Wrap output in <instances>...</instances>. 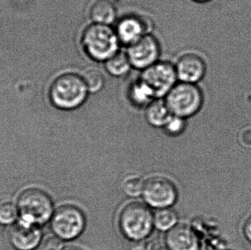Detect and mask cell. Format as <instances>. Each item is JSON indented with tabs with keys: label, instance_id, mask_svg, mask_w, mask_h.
<instances>
[{
	"label": "cell",
	"instance_id": "obj_1",
	"mask_svg": "<svg viewBox=\"0 0 251 250\" xmlns=\"http://www.w3.org/2000/svg\"><path fill=\"white\" fill-rule=\"evenodd\" d=\"M89 93L82 75L73 72L57 76L50 88L51 104L63 110H74L82 107Z\"/></svg>",
	"mask_w": 251,
	"mask_h": 250
},
{
	"label": "cell",
	"instance_id": "obj_2",
	"mask_svg": "<svg viewBox=\"0 0 251 250\" xmlns=\"http://www.w3.org/2000/svg\"><path fill=\"white\" fill-rule=\"evenodd\" d=\"M81 44L85 54L97 62L104 63L120 51L121 44L116 31L109 25H88L82 32Z\"/></svg>",
	"mask_w": 251,
	"mask_h": 250
},
{
	"label": "cell",
	"instance_id": "obj_3",
	"mask_svg": "<svg viewBox=\"0 0 251 250\" xmlns=\"http://www.w3.org/2000/svg\"><path fill=\"white\" fill-rule=\"evenodd\" d=\"M150 207L140 202L126 205L119 217V227L123 236L131 242L149 239L153 226V213Z\"/></svg>",
	"mask_w": 251,
	"mask_h": 250
},
{
	"label": "cell",
	"instance_id": "obj_4",
	"mask_svg": "<svg viewBox=\"0 0 251 250\" xmlns=\"http://www.w3.org/2000/svg\"><path fill=\"white\" fill-rule=\"evenodd\" d=\"M20 221L33 226L45 224L54 214L52 201L44 191L29 189L24 191L17 203Z\"/></svg>",
	"mask_w": 251,
	"mask_h": 250
},
{
	"label": "cell",
	"instance_id": "obj_5",
	"mask_svg": "<svg viewBox=\"0 0 251 250\" xmlns=\"http://www.w3.org/2000/svg\"><path fill=\"white\" fill-rule=\"evenodd\" d=\"M164 100L173 115L187 119L200 111L203 96L201 90L196 84L179 82L165 95Z\"/></svg>",
	"mask_w": 251,
	"mask_h": 250
},
{
	"label": "cell",
	"instance_id": "obj_6",
	"mask_svg": "<svg viewBox=\"0 0 251 250\" xmlns=\"http://www.w3.org/2000/svg\"><path fill=\"white\" fill-rule=\"evenodd\" d=\"M85 213L75 205H63L57 208L51 219V227L56 236L63 241L77 239L85 231Z\"/></svg>",
	"mask_w": 251,
	"mask_h": 250
},
{
	"label": "cell",
	"instance_id": "obj_7",
	"mask_svg": "<svg viewBox=\"0 0 251 250\" xmlns=\"http://www.w3.org/2000/svg\"><path fill=\"white\" fill-rule=\"evenodd\" d=\"M144 204L154 209L172 208L178 198L176 186L172 181L162 176L145 179L141 195Z\"/></svg>",
	"mask_w": 251,
	"mask_h": 250
},
{
	"label": "cell",
	"instance_id": "obj_8",
	"mask_svg": "<svg viewBox=\"0 0 251 250\" xmlns=\"http://www.w3.org/2000/svg\"><path fill=\"white\" fill-rule=\"evenodd\" d=\"M140 79L153 91L156 98L165 97L178 81L175 65L167 61H158L145 69Z\"/></svg>",
	"mask_w": 251,
	"mask_h": 250
},
{
	"label": "cell",
	"instance_id": "obj_9",
	"mask_svg": "<svg viewBox=\"0 0 251 250\" xmlns=\"http://www.w3.org/2000/svg\"><path fill=\"white\" fill-rule=\"evenodd\" d=\"M126 53L132 68L143 70L159 61L160 44L153 35L148 33L128 46Z\"/></svg>",
	"mask_w": 251,
	"mask_h": 250
},
{
	"label": "cell",
	"instance_id": "obj_10",
	"mask_svg": "<svg viewBox=\"0 0 251 250\" xmlns=\"http://www.w3.org/2000/svg\"><path fill=\"white\" fill-rule=\"evenodd\" d=\"M178 80L186 83L196 84L203 79L206 71L204 60L194 52L185 53L175 65Z\"/></svg>",
	"mask_w": 251,
	"mask_h": 250
},
{
	"label": "cell",
	"instance_id": "obj_11",
	"mask_svg": "<svg viewBox=\"0 0 251 250\" xmlns=\"http://www.w3.org/2000/svg\"><path fill=\"white\" fill-rule=\"evenodd\" d=\"M165 245L170 250H200L199 236L188 225L178 223L167 232Z\"/></svg>",
	"mask_w": 251,
	"mask_h": 250
},
{
	"label": "cell",
	"instance_id": "obj_12",
	"mask_svg": "<svg viewBox=\"0 0 251 250\" xmlns=\"http://www.w3.org/2000/svg\"><path fill=\"white\" fill-rule=\"evenodd\" d=\"M115 31L120 44L127 47L149 33L146 22L141 17L135 15L126 16L120 19L116 24Z\"/></svg>",
	"mask_w": 251,
	"mask_h": 250
},
{
	"label": "cell",
	"instance_id": "obj_13",
	"mask_svg": "<svg viewBox=\"0 0 251 250\" xmlns=\"http://www.w3.org/2000/svg\"><path fill=\"white\" fill-rule=\"evenodd\" d=\"M12 245L19 250L35 249L41 239V232L38 226L19 221L10 232Z\"/></svg>",
	"mask_w": 251,
	"mask_h": 250
},
{
	"label": "cell",
	"instance_id": "obj_14",
	"mask_svg": "<svg viewBox=\"0 0 251 250\" xmlns=\"http://www.w3.org/2000/svg\"><path fill=\"white\" fill-rule=\"evenodd\" d=\"M117 10L111 0H95L89 9L92 23L110 25L116 21Z\"/></svg>",
	"mask_w": 251,
	"mask_h": 250
},
{
	"label": "cell",
	"instance_id": "obj_15",
	"mask_svg": "<svg viewBox=\"0 0 251 250\" xmlns=\"http://www.w3.org/2000/svg\"><path fill=\"white\" fill-rule=\"evenodd\" d=\"M171 115L172 114L168 110L165 100L162 98H157L151 103L146 107L145 113L146 121L150 126L161 129L165 126Z\"/></svg>",
	"mask_w": 251,
	"mask_h": 250
},
{
	"label": "cell",
	"instance_id": "obj_16",
	"mask_svg": "<svg viewBox=\"0 0 251 250\" xmlns=\"http://www.w3.org/2000/svg\"><path fill=\"white\" fill-rule=\"evenodd\" d=\"M128 96L133 105L146 108L155 99H157L153 91L140 79L131 84L128 89Z\"/></svg>",
	"mask_w": 251,
	"mask_h": 250
},
{
	"label": "cell",
	"instance_id": "obj_17",
	"mask_svg": "<svg viewBox=\"0 0 251 250\" xmlns=\"http://www.w3.org/2000/svg\"><path fill=\"white\" fill-rule=\"evenodd\" d=\"M104 63L107 73L115 77L126 76L132 68L126 53L121 51H118Z\"/></svg>",
	"mask_w": 251,
	"mask_h": 250
},
{
	"label": "cell",
	"instance_id": "obj_18",
	"mask_svg": "<svg viewBox=\"0 0 251 250\" xmlns=\"http://www.w3.org/2000/svg\"><path fill=\"white\" fill-rule=\"evenodd\" d=\"M178 223V214L172 208H161L153 213V226L159 231L167 233Z\"/></svg>",
	"mask_w": 251,
	"mask_h": 250
},
{
	"label": "cell",
	"instance_id": "obj_19",
	"mask_svg": "<svg viewBox=\"0 0 251 250\" xmlns=\"http://www.w3.org/2000/svg\"><path fill=\"white\" fill-rule=\"evenodd\" d=\"M145 179L137 175H131L125 178L122 183V190L130 198L141 197Z\"/></svg>",
	"mask_w": 251,
	"mask_h": 250
},
{
	"label": "cell",
	"instance_id": "obj_20",
	"mask_svg": "<svg viewBox=\"0 0 251 250\" xmlns=\"http://www.w3.org/2000/svg\"><path fill=\"white\" fill-rule=\"evenodd\" d=\"M90 93H95L102 89L104 84V75L99 69L91 68L82 75Z\"/></svg>",
	"mask_w": 251,
	"mask_h": 250
},
{
	"label": "cell",
	"instance_id": "obj_21",
	"mask_svg": "<svg viewBox=\"0 0 251 250\" xmlns=\"http://www.w3.org/2000/svg\"><path fill=\"white\" fill-rule=\"evenodd\" d=\"M186 126V119L172 114L162 129L168 136H178L185 132Z\"/></svg>",
	"mask_w": 251,
	"mask_h": 250
},
{
	"label": "cell",
	"instance_id": "obj_22",
	"mask_svg": "<svg viewBox=\"0 0 251 250\" xmlns=\"http://www.w3.org/2000/svg\"><path fill=\"white\" fill-rule=\"evenodd\" d=\"M17 208L11 201H0V224L13 223L17 217Z\"/></svg>",
	"mask_w": 251,
	"mask_h": 250
},
{
	"label": "cell",
	"instance_id": "obj_23",
	"mask_svg": "<svg viewBox=\"0 0 251 250\" xmlns=\"http://www.w3.org/2000/svg\"><path fill=\"white\" fill-rule=\"evenodd\" d=\"M63 241L57 236H51L45 241L43 250H63Z\"/></svg>",
	"mask_w": 251,
	"mask_h": 250
},
{
	"label": "cell",
	"instance_id": "obj_24",
	"mask_svg": "<svg viewBox=\"0 0 251 250\" xmlns=\"http://www.w3.org/2000/svg\"><path fill=\"white\" fill-rule=\"evenodd\" d=\"M153 249L154 248H153V243L151 241H149L148 239L134 242V245L131 248V250H153Z\"/></svg>",
	"mask_w": 251,
	"mask_h": 250
},
{
	"label": "cell",
	"instance_id": "obj_25",
	"mask_svg": "<svg viewBox=\"0 0 251 250\" xmlns=\"http://www.w3.org/2000/svg\"><path fill=\"white\" fill-rule=\"evenodd\" d=\"M245 235L246 238L251 242V217L249 219L245 226Z\"/></svg>",
	"mask_w": 251,
	"mask_h": 250
},
{
	"label": "cell",
	"instance_id": "obj_26",
	"mask_svg": "<svg viewBox=\"0 0 251 250\" xmlns=\"http://www.w3.org/2000/svg\"><path fill=\"white\" fill-rule=\"evenodd\" d=\"M63 250H83L82 249H79L78 248H75V247H69V248H64Z\"/></svg>",
	"mask_w": 251,
	"mask_h": 250
},
{
	"label": "cell",
	"instance_id": "obj_27",
	"mask_svg": "<svg viewBox=\"0 0 251 250\" xmlns=\"http://www.w3.org/2000/svg\"><path fill=\"white\" fill-rule=\"evenodd\" d=\"M153 250H170L168 249V248H167L166 246L165 247H159V248H156L153 249Z\"/></svg>",
	"mask_w": 251,
	"mask_h": 250
},
{
	"label": "cell",
	"instance_id": "obj_28",
	"mask_svg": "<svg viewBox=\"0 0 251 250\" xmlns=\"http://www.w3.org/2000/svg\"><path fill=\"white\" fill-rule=\"evenodd\" d=\"M194 1H199V2H203V1H209V0H194Z\"/></svg>",
	"mask_w": 251,
	"mask_h": 250
}]
</instances>
